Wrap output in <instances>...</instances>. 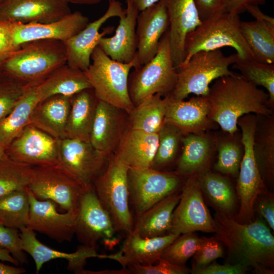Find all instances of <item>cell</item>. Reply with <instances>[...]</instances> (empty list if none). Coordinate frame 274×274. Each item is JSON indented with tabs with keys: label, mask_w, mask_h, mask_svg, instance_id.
<instances>
[{
	"label": "cell",
	"mask_w": 274,
	"mask_h": 274,
	"mask_svg": "<svg viewBox=\"0 0 274 274\" xmlns=\"http://www.w3.org/2000/svg\"><path fill=\"white\" fill-rule=\"evenodd\" d=\"M207 97L210 118L230 133L239 130L237 120L246 114H273L268 93L235 73L215 80Z\"/></svg>",
	"instance_id": "1"
},
{
	"label": "cell",
	"mask_w": 274,
	"mask_h": 274,
	"mask_svg": "<svg viewBox=\"0 0 274 274\" xmlns=\"http://www.w3.org/2000/svg\"><path fill=\"white\" fill-rule=\"evenodd\" d=\"M215 236L227 248L236 262L259 273H273L274 237L262 220L242 223L234 218L216 213Z\"/></svg>",
	"instance_id": "2"
},
{
	"label": "cell",
	"mask_w": 274,
	"mask_h": 274,
	"mask_svg": "<svg viewBox=\"0 0 274 274\" xmlns=\"http://www.w3.org/2000/svg\"><path fill=\"white\" fill-rule=\"evenodd\" d=\"M66 63L63 42L51 39L27 42L2 65L0 71L23 85L38 83Z\"/></svg>",
	"instance_id": "3"
},
{
	"label": "cell",
	"mask_w": 274,
	"mask_h": 274,
	"mask_svg": "<svg viewBox=\"0 0 274 274\" xmlns=\"http://www.w3.org/2000/svg\"><path fill=\"white\" fill-rule=\"evenodd\" d=\"M241 22L239 14L226 12L202 21L200 25L187 35L185 58L179 66L186 64L195 53L225 47L233 48L240 60H255L242 34Z\"/></svg>",
	"instance_id": "4"
},
{
	"label": "cell",
	"mask_w": 274,
	"mask_h": 274,
	"mask_svg": "<svg viewBox=\"0 0 274 274\" xmlns=\"http://www.w3.org/2000/svg\"><path fill=\"white\" fill-rule=\"evenodd\" d=\"M91 60L84 72L96 98L128 114L134 107L129 94L128 77L132 67L140 66L136 56L128 63L120 62L111 59L97 46Z\"/></svg>",
	"instance_id": "5"
},
{
	"label": "cell",
	"mask_w": 274,
	"mask_h": 274,
	"mask_svg": "<svg viewBox=\"0 0 274 274\" xmlns=\"http://www.w3.org/2000/svg\"><path fill=\"white\" fill-rule=\"evenodd\" d=\"M238 59L236 53L225 56L220 49L195 53L177 68L176 84L168 95L177 100H184L190 94L207 96L211 82L233 74L229 67Z\"/></svg>",
	"instance_id": "6"
},
{
	"label": "cell",
	"mask_w": 274,
	"mask_h": 274,
	"mask_svg": "<svg viewBox=\"0 0 274 274\" xmlns=\"http://www.w3.org/2000/svg\"><path fill=\"white\" fill-rule=\"evenodd\" d=\"M129 169L126 163L112 154L106 168L93 183L98 199L110 216L116 232L126 235L132 231L134 224L129 208Z\"/></svg>",
	"instance_id": "7"
},
{
	"label": "cell",
	"mask_w": 274,
	"mask_h": 274,
	"mask_svg": "<svg viewBox=\"0 0 274 274\" xmlns=\"http://www.w3.org/2000/svg\"><path fill=\"white\" fill-rule=\"evenodd\" d=\"M177 69L172 61L168 30L161 38L157 52L148 62L129 75L128 91L134 106L156 94L166 96L174 90Z\"/></svg>",
	"instance_id": "8"
},
{
	"label": "cell",
	"mask_w": 274,
	"mask_h": 274,
	"mask_svg": "<svg viewBox=\"0 0 274 274\" xmlns=\"http://www.w3.org/2000/svg\"><path fill=\"white\" fill-rule=\"evenodd\" d=\"M241 130L244 154L241 161L236 186L239 208L235 219L239 223H248L254 218L253 206L257 197L268 190L260 174L253 151V140L256 115L246 114L237 120Z\"/></svg>",
	"instance_id": "9"
},
{
	"label": "cell",
	"mask_w": 274,
	"mask_h": 274,
	"mask_svg": "<svg viewBox=\"0 0 274 274\" xmlns=\"http://www.w3.org/2000/svg\"><path fill=\"white\" fill-rule=\"evenodd\" d=\"M186 179L176 172L159 170L152 167L129 168L127 174L129 201L136 216L181 190Z\"/></svg>",
	"instance_id": "10"
},
{
	"label": "cell",
	"mask_w": 274,
	"mask_h": 274,
	"mask_svg": "<svg viewBox=\"0 0 274 274\" xmlns=\"http://www.w3.org/2000/svg\"><path fill=\"white\" fill-rule=\"evenodd\" d=\"M58 166L85 190L93 187L106 168L109 157L90 142L65 138L58 140Z\"/></svg>",
	"instance_id": "11"
},
{
	"label": "cell",
	"mask_w": 274,
	"mask_h": 274,
	"mask_svg": "<svg viewBox=\"0 0 274 274\" xmlns=\"http://www.w3.org/2000/svg\"><path fill=\"white\" fill-rule=\"evenodd\" d=\"M200 231L216 232L213 218L206 206L197 175L187 177L175 208L169 233L181 234Z\"/></svg>",
	"instance_id": "12"
},
{
	"label": "cell",
	"mask_w": 274,
	"mask_h": 274,
	"mask_svg": "<svg viewBox=\"0 0 274 274\" xmlns=\"http://www.w3.org/2000/svg\"><path fill=\"white\" fill-rule=\"evenodd\" d=\"M28 188L39 200H51L65 211L77 212L84 190L58 165L33 166Z\"/></svg>",
	"instance_id": "13"
},
{
	"label": "cell",
	"mask_w": 274,
	"mask_h": 274,
	"mask_svg": "<svg viewBox=\"0 0 274 274\" xmlns=\"http://www.w3.org/2000/svg\"><path fill=\"white\" fill-rule=\"evenodd\" d=\"M115 232L112 220L98 199L93 187L84 190L77 211L75 234L79 241L96 249L101 239L109 244Z\"/></svg>",
	"instance_id": "14"
},
{
	"label": "cell",
	"mask_w": 274,
	"mask_h": 274,
	"mask_svg": "<svg viewBox=\"0 0 274 274\" xmlns=\"http://www.w3.org/2000/svg\"><path fill=\"white\" fill-rule=\"evenodd\" d=\"M58 140L29 124L6 149L10 159L31 166L57 165Z\"/></svg>",
	"instance_id": "15"
},
{
	"label": "cell",
	"mask_w": 274,
	"mask_h": 274,
	"mask_svg": "<svg viewBox=\"0 0 274 274\" xmlns=\"http://www.w3.org/2000/svg\"><path fill=\"white\" fill-rule=\"evenodd\" d=\"M125 13V9L119 1L109 2L107 10L101 16L89 22L82 30L63 42L66 52V63L73 67L86 71L90 64L91 54L100 40L114 30L113 26H109L99 32L101 27L110 18H120Z\"/></svg>",
	"instance_id": "16"
},
{
	"label": "cell",
	"mask_w": 274,
	"mask_h": 274,
	"mask_svg": "<svg viewBox=\"0 0 274 274\" xmlns=\"http://www.w3.org/2000/svg\"><path fill=\"white\" fill-rule=\"evenodd\" d=\"M29 213L27 227L59 243L72 241L75 234L77 212L60 213L51 200H39L27 188Z\"/></svg>",
	"instance_id": "17"
},
{
	"label": "cell",
	"mask_w": 274,
	"mask_h": 274,
	"mask_svg": "<svg viewBox=\"0 0 274 274\" xmlns=\"http://www.w3.org/2000/svg\"><path fill=\"white\" fill-rule=\"evenodd\" d=\"M166 100L164 122L183 135L198 134L215 129L217 124L209 117L210 104L207 96L196 95L189 100H177L169 95Z\"/></svg>",
	"instance_id": "18"
},
{
	"label": "cell",
	"mask_w": 274,
	"mask_h": 274,
	"mask_svg": "<svg viewBox=\"0 0 274 274\" xmlns=\"http://www.w3.org/2000/svg\"><path fill=\"white\" fill-rule=\"evenodd\" d=\"M168 15L169 44L171 57L177 69L185 58V45L187 35L202 22L194 0H159Z\"/></svg>",
	"instance_id": "19"
},
{
	"label": "cell",
	"mask_w": 274,
	"mask_h": 274,
	"mask_svg": "<svg viewBox=\"0 0 274 274\" xmlns=\"http://www.w3.org/2000/svg\"><path fill=\"white\" fill-rule=\"evenodd\" d=\"M71 13L65 0H4L0 20L29 24L51 22Z\"/></svg>",
	"instance_id": "20"
},
{
	"label": "cell",
	"mask_w": 274,
	"mask_h": 274,
	"mask_svg": "<svg viewBox=\"0 0 274 274\" xmlns=\"http://www.w3.org/2000/svg\"><path fill=\"white\" fill-rule=\"evenodd\" d=\"M127 114L125 111L98 100L90 135L92 146L109 157L127 129Z\"/></svg>",
	"instance_id": "21"
},
{
	"label": "cell",
	"mask_w": 274,
	"mask_h": 274,
	"mask_svg": "<svg viewBox=\"0 0 274 274\" xmlns=\"http://www.w3.org/2000/svg\"><path fill=\"white\" fill-rule=\"evenodd\" d=\"M168 27L167 11L161 1L139 12L136 25V56L140 66L155 55L160 41Z\"/></svg>",
	"instance_id": "22"
},
{
	"label": "cell",
	"mask_w": 274,
	"mask_h": 274,
	"mask_svg": "<svg viewBox=\"0 0 274 274\" xmlns=\"http://www.w3.org/2000/svg\"><path fill=\"white\" fill-rule=\"evenodd\" d=\"M89 18L79 11L70 13L56 21L43 23H13V38L17 46L24 43L45 39L64 42L82 30Z\"/></svg>",
	"instance_id": "23"
},
{
	"label": "cell",
	"mask_w": 274,
	"mask_h": 274,
	"mask_svg": "<svg viewBox=\"0 0 274 274\" xmlns=\"http://www.w3.org/2000/svg\"><path fill=\"white\" fill-rule=\"evenodd\" d=\"M23 250L33 259L36 273H39L43 265L49 261L64 259L68 261L67 268L75 273L83 274L86 260L89 258H101L96 249L84 246H79L76 252L72 253L57 251L44 245L36 237L35 231L24 226L19 229Z\"/></svg>",
	"instance_id": "24"
},
{
	"label": "cell",
	"mask_w": 274,
	"mask_h": 274,
	"mask_svg": "<svg viewBox=\"0 0 274 274\" xmlns=\"http://www.w3.org/2000/svg\"><path fill=\"white\" fill-rule=\"evenodd\" d=\"M126 235L120 251L112 254H101V258L116 260L122 267L134 264H153L158 262L164 249L180 235L169 233L147 238L141 237L132 231Z\"/></svg>",
	"instance_id": "25"
},
{
	"label": "cell",
	"mask_w": 274,
	"mask_h": 274,
	"mask_svg": "<svg viewBox=\"0 0 274 274\" xmlns=\"http://www.w3.org/2000/svg\"><path fill=\"white\" fill-rule=\"evenodd\" d=\"M124 17L120 18L114 36L102 37L98 46L111 59L128 63L135 57L137 51L136 20L139 11L132 0H126Z\"/></svg>",
	"instance_id": "26"
},
{
	"label": "cell",
	"mask_w": 274,
	"mask_h": 274,
	"mask_svg": "<svg viewBox=\"0 0 274 274\" xmlns=\"http://www.w3.org/2000/svg\"><path fill=\"white\" fill-rule=\"evenodd\" d=\"M182 145V151L175 172L187 178L210 169L216 151L215 134L208 131L184 135Z\"/></svg>",
	"instance_id": "27"
},
{
	"label": "cell",
	"mask_w": 274,
	"mask_h": 274,
	"mask_svg": "<svg viewBox=\"0 0 274 274\" xmlns=\"http://www.w3.org/2000/svg\"><path fill=\"white\" fill-rule=\"evenodd\" d=\"M158 144V133H149L127 128L115 154L129 168L151 167Z\"/></svg>",
	"instance_id": "28"
},
{
	"label": "cell",
	"mask_w": 274,
	"mask_h": 274,
	"mask_svg": "<svg viewBox=\"0 0 274 274\" xmlns=\"http://www.w3.org/2000/svg\"><path fill=\"white\" fill-rule=\"evenodd\" d=\"M71 97L56 95L40 101L33 110L30 124L58 140L66 138Z\"/></svg>",
	"instance_id": "29"
},
{
	"label": "cell",
	"mask_w": 274,
	"mask_h": 274,
	"mask_svg": "<svg viewBox=\"0 0 274 274\" xmlns=\"http://www.w3.org/2000/svg\"><path fill=\"white\" fill-rule=\"evenodd\" d=\"M180 197L179 191L173 193L136 216L132 231L147 238L169 233L173 212Z\"/></svg>",
	"instance_id": "30"
},
{
	"label": "cell",
	"mask_w": 274,
	"mask_h": 274,
	"mask_svg": "<svg viewBox=\"0 0 274 274\" xmlns=\"http://www.w3.org/2000/svg\"><path fill=\"white\" fill-rule=\"evenodd\" d=\"M38 84L26 85L19 100L0 121V145L5 149L30 124L33 110L40 101Z\"/></svg>",
	"instance_id": "31"
},
{
	"label": "cell",
	"mask_w": 274,
	"mask_h": 274,
	"mask_svg": "<svg viewBox=\"0 0 274 274\" xmlns=\"http://www.w3.org/2000/svg\"><path fill=\"white\" fill-rule=\"evenodd\" d=\"M253 151L261 178L267 186L274 180V114L256 115Z\"/></svg>",
	"instance_id": "32"
},
{
	"label": "cell",
	"mask_w": 274,
	"mask_h": 274,
	"mask_svg": "<svg viewBox=\"0 0 274 274\" xmlns=\"http://www.w3.org/2000/svg\"><path fill=\"white\" fill-rule=\"evenodd\" d=\"M37 87L40 101L56 95L71 97L84 90L92 88L84 71L66 63L38 83Z\"/></svg>",
	"instance_id": "33"
},
{
	"label": "cell",
	"mask_w": 274,
	"mask_h": 274,
	"mask_svg": "<svg viewBox=\"0 0 274 274\" xmlns=\"http://www.w3.org/2000/svg\"><path fill=\"white\" fill-rule=\"evenodd\" d=\"M98 100L92 88L71 96L65 129L66 138L89 142Z\"/></svg>",
	"instance_id": "34"
},
{
	"label": "cell",
	"mask_w": 274,
	"mask_h": 274,
	"mask_svg": "<svg viewBox=\"0 0 274 274\" xmlns=\"http://www.w3.org/2000/svg\"><path fill=\"white\" fill-rule=\"evenodd\" d=\"M197 176L202 194L216 212L233 217L237 206L236 197L229 179L226 176L210 169Z\"/></svg>",
	"instance_id": "35"
},
{
	"label": "cell",
	"mask_w": 274,
	"mask_h": 274,
	"mask_svg": "<svg viewBox=\"0 0 274 274\" xmlns=\"http://www.w3.org/2000/svg\"><path fill=\"white\" fill-rule=\"evenodd\" d=\"M166 100L156 94L134 107L128 115V126L149 133H158L165 123Z\"/></svg>",
	"instance_id": "36"
},
{
	"label": "cell",
	"mask_w": 274,
	"mask_h": 274,
	"mask_svg": "<svg viewBox=\"0 0 274 274\" xmlns=\"http://www.w3.org/2000/svg\"><path fill=\"white\" fill-rule=\"evenodd\" d=\"M242 34L256 61L274 63V23L257 20L241 22Z\"/></svg>",
	"instance_id": "37"
},
{
	"label": "cell",
	"mask_w": 274,
	"mask_h": 274,
	"mask_svg": "<svg viewBox=\"0 0 274 274\" xmlns=\"http://www.w3.org/2000/svg\"><path fill=\"white\" fill-rule=\"evenodd\" d=\"M239 130L233 133L224 131L215 134L217 160L215 170L237 178L244 154V145Z\"/></svg>",
	"instance_id": "38"
},
{
	"label": "cell",
	"mask_w": 274,
	"mask_h": 274,
	"mask_svg": "<svg viewBox=\"0 0 274 274\" xmlns=\"http://www.w3.org/2000/svg\"><path fill=\"white\" fill-rule=\"evenodd\" d=\"M26 189L0 197L1 224L19 230L27 226L29 202Z\"/></svg>",
	"instance_id": "39"
},
{
	"label": "cell",
	"mask_w": 274,
	"mask_h": 274,
	"mask_svg": "<svg viewBox=\"0 0 274 274\" xmlns=\"http://www.w3.org/2000/svg\"><path fill=\"white\" fill-rule=\"evenodd\" d=\"M32 173L33 166L10 158L0 160V197L25 190L31 182Z\"/></svg>",
	"instance_id": "40"
},
{
	"label": "cell",
	"mask_w": 274,
	"mask_h": 274,
	"mask_svg": "<svg viewBox=\"0 0 274 274\" xmlns=\"http://www.w3.org/2000/svg\"><path fill=\"white\" fill-rule=\"evenodd\" d=\"M158 134V144L151 167L162 170L175 160L184 135L177 128L165 123Z\"/></svg>",
	"instance_id": "41"
},
{
	"label": "cell",
	"mask_w": 274,
	"mask_h": 274,
	"mask_svg": "<svg viewBox=\"0 0 274 274\" xmlns=\"http://www.w3.org/2000/svg\"><path fill=\"white\" fill-rule=\"evenodd\" d=\"M241 75L256 86L265 88L269 96V102L274 108V63L267 64L256 60L238 59L232 64Z\"/></svg>",
	"instance_id": "42"
},
{
	"label": "cell",
	"mask_w": 274,
	"mask_h": 274,
	"mask_svg": "<svg viewBox=\"0 0 274 274\" xmlns=\"http://www.w3.org/2000/svg\"><path fill=\"white\" fill-rule=\"evenodd\" d=\"M200 240L194 232L181 234L164 249L160 258L175 265L185 266L198 249Z\"/></svg>",
	"instance_id": "43"
},
{
	"label": "cell",
	"mask_w": 274,
	"mask_h": 274,
	"mask_svg": "<svg viewBox=\"0 0 274 274\" xmlns=\"http://www.w3.org/2000/svg\"><path fill=\"white\" fill-rule=\"evenodd\" d=\"M200 239L199 247L193 255L192 269L204 267L217 258L224 256L222 243L215 236H203Z\"/></svg>",
	"instance_id": "44"
},
{
	"label": "cell",
	"mask_w": 274,
	"mask_h": 274,
	"mask_svg": "<svg viewBox=\"0 0 274 274\" xmlns=\"http://www.w3.org/2000/svg\"><path fill=\"white\" fill-rule=\"evenodd\" d=\"M156 263L130 264L121 269V274H185L189 271L186 266L175 265L161 258Z\"/></svg>",
	"instance_id": "45"
},
{
	"label": "cell",
	"mask_w": 274,
	"mask_h": 274,
	"mask_svg": "<svg viewBox=\"0 0 274 274\" xmlns=\"http://www.w3.org/2000/svg\"><path fill=\"white\" fill-rule=\"evenodd\" d=\"M25 86L10 78L0 81V121L10 112L19 100Z\"/></svg>",
	"instance_id": "46"
},
{
	"label": "cell",
	"mask_w": 274,
	"mask_h": 274,
	"mask_svg": "<svg viewBox=\"0 0 274 274\" xmlns=\"http://www.w3.org/2000/svg\"><path fill=\"white\" fill-rule=\"evenodd\" d=\"M0 248L6 250L19 264H23L27 262L18 229L0 224Z\"/></svg>",
	"instance_id": "47"
},
{
	"label": "cell",
	"mask_w": 274,
	"mask_h": 274,
	"mask_svg": "<svg viewBox=\"0 0 274 274\" xmlns=\"http://www.w3.org/2000/svg\"><path fill=\"white\" fill-rule=\"evenodd\" d=\"M13 28V23L0 20V68L2 64L20 47L14 42Z\"/></svg>",
	"instance_id": "48"
},
{
	"label": "cell",
	"mask_w": 274,
	"mask_h": 274,
	"mask_svg": "<svg viewBox=\"0 0 274 274\" xmlns=\"http://www.w3.org/2000/svg\"><path fill=\"white\" fill-rule=\"evenodd\" d=\"M254 212L258 213L266 220L269 227L274 230V198L269 191L259 194L255 199Z\"/></svg>",
	"instance_id": "49"
},
{
	"label": "cell",
	"mask_w": 274,
	"mask_h": 274,
	"mask_svg": "<svg viewBox=\"0 0 274 274\" xmlns=\"http://www.w3.org/2000/svg\"><path fill=\"white\" fill-rule=\"evenodd\" d=\"M250 267L241 263L234 264H219L215 261L203 268L192 269L191 272L195 274H244Z\"/></svg>",
	"instance_id": "50"
},
{
	"label": "cell",
	"mask_w": 274,
	"mask_h": 274,
	"mask_svg": "<svg viewBox=\"0 0 274 274\" xmlns=\"http://www.w3.org/2000/svg\"><path fill=\"white\" fill-rule=\"evenodd\" d=\"M201 21L225 12L224 0H194Z\"/></svg>",
	"instance_id": "51"
},
{
	"label": "cell",
	"mask_w": 274,
	"mask_h": 274,
	"mask_svg": "<svg viewBox=\"0 0 274 274\" xmlns=\"http://www.w3.org/2000/svg\"><path fill=\"white\" fill-rule=\"evenodd\" d=\"M266 0H224L225 12L239 14L249 5L263 4Z\"/></svg>",
	"instance_id": "52"
},
{
	"label": "cell",
	"mask_w": 274,
	"mask_h": 274,
	"mask_svg": "<svg viewBox=\"0 0 274 274\" xmlns=\"http://www.w3.org/2000/svg\"><path fill=\"white\" fill-rule=\"evenodd\" d=\"M246 11L248 12L255 19V20L274 23V18L264 14L258 5H249L246 7Z\"/></svg>",
	"instance_id": "53"
},
{
	"label": "cell",
	"mask_w": 274,
	"mask_h": 274,
	"mask_svg": "<svg viewBox=\"0 0 274 274\" xmlns=\"http://www.w3.org/2000/svg\"><path fill=\"white\" fill-rule=\"evenodd\" d=\"M26 270L21 267H17L5 264L0 262V274H22Z\"/></svg>",
	"instance_id": "54"
},
{
	"label": "cell",
	"mask_w": 274,
	"mask_h": 274,
	"mask_svg": "<svg viewBox=\"0 0 274 274\" xmlns=\"http://www.w3.org/2000/svg\"><path fill=\"white\" fill-rule=\"evenodd\" d=\"M159 0H132L139 12L157 3Z\"/></svg>",
	"instance_id": "55"
},
{
	"label": "cell",
	"mask_w": 274,
	"mask_h": 274,
	"mask_svg": "<svg viewBox=\"0 0 274 274\" xmlns=\"http://www.w3.org/2000/svg\"><path fill=\"white\" fill-rule=\"evenodd\" d=\"M0 260L11 263L15 265L19 264V262L10 253L1 248H0Z\"/></svg>",
	"instance_id": "56"
},
{
	"label": "cell",
	"mask_w": 274,
	"mask_h": 274,
	"mask_svg": "<svg viewBox=\"0 0 274 274\" xmlns=\"http://www.w3.org/2000/svg\"><path fill=\"white\" fill-rule=\"evenodd\" d=\"M67 3L77 4L92 5L97 4L102 0H65Z\"/></svg>",
	"instance_id": "57"
},
{
	"label": "cell",
	"mask_w": 274,
	"mask_h": 274,
	"mask_svg": "<svg viewBox=\"0 0 274 274\" xmlns=\"http://www.w3.org/2000/svg\"><path fill=\"white\" fill-rule=\"evenodd\" d=\"M6 152V149L0 145V160H5L8 159Z\"/></svg>",
	"instance_id": "58"
},
{
	"label": "cell",
	"mask_w": 274,
	"mask_h": 274,
	"mask_svg": "<svg viewBox=\"0 0 274 274\" xmlns=\"http://www.w3.org/2000/svg\"><path fill=\"white\" fill-rule=\"evenodd\" d=\"M4 0H0V5H1V4L3 2Z\"/></svg>",
	"instance_id": "59"
},
{
	"label": "cell",
	"mask_w": 274,
	"mask_h": 274,
	"mask_svg": "<svg viewBox=\"0 0 274 274\" xmlns=\"http://www.w3.org/2000/svg\"><path fill=\"white\" fill-rule=\"evenodd\" d=\"M109 2H111V1H119V0H108Z\"/></svg>",
	"instance_id": "60"
},
{
	"label": "cell",
	"mask_w": 274,
	"mask_h": 274,
	"mask_svg": "<svg viewBox=\"0 0 274 274\" xmlns=\"http://www.w3.org/2000/svg\"><path fill=\"white\" fill-rule=\"evenodd\" d=\"M1 72L0 71V74H1Z\"/></svg>",
	"instance_id": "61"
}]
</instances>
